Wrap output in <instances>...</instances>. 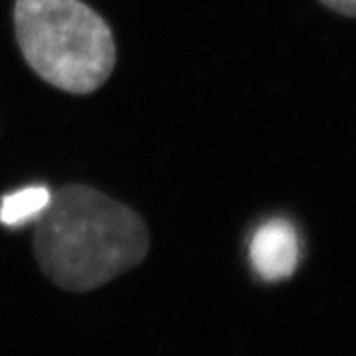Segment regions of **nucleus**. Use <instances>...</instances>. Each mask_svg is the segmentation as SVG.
<instances>
[{"instance_id":"39448f33","label":"nucleus","mask_w":356,"mask_h":356,"mask_svg":"<svg viewBox=\"0 0 356 356\" xmlns=\"http://www.w3.org/2000/svg\"><path fill=\"white\" fill-rule=\"evenodd\" d=\"M318 2H323L327 8H331L334 13L356 18V0H318Z\"/></svg>"},{"instance_id":"7ed1b4c3","label":"nucleus","mask_w":356,"mask_h":356,"mask_svg":"<svg viewBox=\"0 0 356 356\" xmlns=\"http://www.w3.org/2000/svg\"><path fill=\"white\" fill-rule=\"evenodd\" d=\"M254 271L264 281L289 280L299 266L301 245L297 229L289 220L273 218L255 229L250 243Z\"/></svg>"},{"instance_id":"f257e3e1","label":"nucleus","mask_w":356,"mask_h":356,"mask_svg":"<svg viewBox=\"0 0 356 356\" xmlns=\"http://www.w3.org/2000/svg\"><path fill=\"white\" fill-rule=\"evenodd\" d=\"M149 252V232L137 212L89 186L51 194L34 222V254L46 277L86 293L137 267Z\"/></svg>"},{"instance_id":"20e7f679","label":"nucleus","mask_w":356,"mask_h":356,"mask_svg":"<svg viewBox=\"0 0 356 356\" xmlns=\"http://www.w3.org/2000/svg\"><path fill=\"white\" fill-rule=\"evenodd\" d=\"M51 192L46 186H26L6 194L0 204V222L8 228H18L28 222H36L48 208Z\"/></svg>"},{"instance_id":"f03ea898","label":"nucleus","mask_w":356,"mask_h":356,"mask_svg":"<svg viewBox=\"0 0 356 356\" xmlns=\"http://www.w3.org/2000/svg\"><path fill=\"white\" fill-rule=\"evenodd\" d=\"M14 32L28 65L62 91L91 93L113 72L111 28L81 0H16Z\"/></svg>"}]
</instances>
